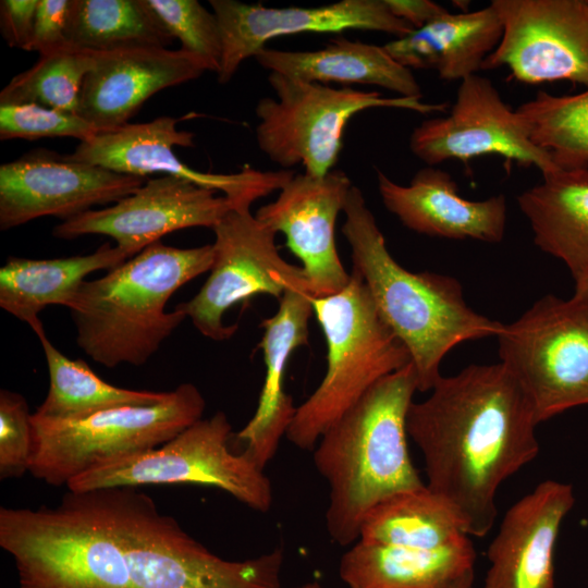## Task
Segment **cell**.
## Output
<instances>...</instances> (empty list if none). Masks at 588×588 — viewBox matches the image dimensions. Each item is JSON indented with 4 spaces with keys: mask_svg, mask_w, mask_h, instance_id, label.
<instances>
[{
    "mask_svg": "<svg viewBox=\"0 0 588 588\" xmlns=\"http://www.w3.org/2000/svg\"><path fill=\"white\" fill-rule=\"evenodd\" d=\"M430 391L411 404L406 417L426 486L468 537H483L498 515V489L539 453L534 406L502 363L441 376Z\"/></svg>",
    "mask_w": 588,
    "mask_h": 588,
    "instance_id": "obj_1",
    "label": "cell"
},
{
    "mask_svg": "<svg viewBox=\"0 0 588 588\" xmlns=\"http://www.w3.org/2000/svg\"><path fill=\"white\" fill-rule=\"evenodd\" d=\"M416 391L409 363L373 384L314 448L315 467L329 485L326 528L335 543L357 542L363 520L381 501L426 486L407 445Z\"/></svg>",
    "mask_w": 588,
    "mask_h": 588,
    "instance_id": "obj_2",
    "label": "cell"
},
{
    "mask_svg": "<svg viewBox=\"0 0 588 588\" xmlns=\"http://www.w3.org/2000/svg\"><path fill=\"white\" fill-rule=\"evenodd\" d=\"M343 212L342 233L351 247L352 269L364 280L383 321L408 351L418 391H430L442 376V359L453 347L497 336L503 323L469 307L455 278L403 268L388 250L357 186L351 187Z\"/></svg>",
    "mask_w": 588,
    "mask_h": 588,
    "instance_id": "obj_3",
    "label": "cell"
},
{
    "mask_svg": "<svg viewBox=\"0 0 588 588\" xmlns=\"http://www.w3.org/2000/svg\"><path fill=\"white\" fill-rule=\"evenodd\" d=\"M212 244L179 248L156 242L94 280H85L69 305L77 346L94 362L113 368L142 366L185 320L171 296L210 271Z\"/></svg>",
    "mask_w": 588,
    "mask_h": 588,
    "instance_id": "obj_4",
    "label": "cell"
},
{
    "mask_svg": "<svg viewBox=\"0 0 588 588\" xmlns=\"http://www.w3.org/2000/svg\"><path fill=\"white\" fill-rule=\"evenodd\" d=\"M0 547L20 588H132L111 488L68 490L54 507L1 506Z\"/></svg>",
    "mask_w": 588,
    "mask_h": 588,
    "instance_id": "obj_5",
    "label": "cell"
},
{
    "mask_svg": "<svg viewBox=\"0 0 588 588\" xmlns=\"http://www.w3.org/2000/svg\"><path fill=\"white\" fill-rule=\"evenodd\" d=\"M311 302L327 344V370L317 389L297 406L285 434L303 450L314 449L373 384L412 363L354 269L341 292Z\"/></svg>",
    "mask_w": 588,
    "mask_h": 588,
    "instance_id": "obj_6",
    "label": "cell"
},
{
    "mask_svg": "<svg viewBox=\"0 0 588 588\" xmlns=\"http://www.w3.org/2000/svg\"><path fill=\"white\" fill-rule=\"evenodd\" d=\"M114 524L132 588H281L283 548L224 560L136 487L112 488Z\"/></svg>",
    "mask_w": 588,
    "mask_h": 588,
    "instance_id": "obj_7",
    "label": "cell"
},
{
    "mask_svg": "<svg viewBox=\"0 0 588 588\" xmlns=\"http://www.w3.org/2000/svg\"><path fill=\"white\" fill-rule=\"evenodd\" d=\"M206 400L182 383L154 405H130L75 419L32 414L28 473L53 487L68 483L107 460L158 448L203 418Z\"/></svg>",
    "mask_w": 588,
    "mask_h": 588,
    "instance_id": "obj_8",
    "label": "cell"
},
{
    "mask_svg": "<svg viewBox=\"0 0 588 588\" xmlns=\"http://www.w3.org/2000/svg\"><path fill=\"white\" fill-rule=\"evenodd\" d=\"M268 82L275 98H261L255 108L257 145L283 170L303 164L305 173L313 176L334 169L345 127L358 112L393 108L429 114L446 108V103H428L422 98L333 88L279 73H270Z\"/></svg>",
    "mask_w": 588,
    "mask_h": 588,
    "instance_id": "obj_9",
    "label": "cell"
},
{
    "mask_svg": "<svg viewBox=\"0 0 588 588\" xmlns=\"http://www.w3.org/2000/svg\"><path fill=\"white\" fill-rule=\"evenodd\" d=\"M232 426L219 411L185 428L162 445L101 462L72 479L70 491L114 487L194 483L219 488L249 509L267 513L269 478L247 454L235 451Z\"/></svg>",
    "mask_w": 588,
    "mask_h": 588,
    "instance_id": "obj_10",
    "label": "cell"
},
{
    "mask_svg": "<svg viewBox=\"0 0 588 588\" xmlns=\"http://www.w3.org/2000/svg\"><path fill=\"white\" fill-rule=\"evenodd\" d=\"M538 422L588 405V296L547 294L497 335Z\"/></svg>",
    "mask_w": 588,
    "mask_h": 588,
    "instance_id": "obj_11",
    "label": "cell"
},
{
    "mask_svg": "<svg viewBox=\"0 0 588 588\" xmlns=\"http://www.w3.org/2000/svg\"><path fill=\"white\" fill-rule=\"evenodd\" d=\"M212 230L215 256L209 275L193 298L175 306L204 336L232 338L238 324H225V313L255 295L280 299L291 289L309 292L302 267L282 258L275 233L250 208H232Z\"/></svg>",
    "mask_w": 588,
    "mask_h": 588,
    "instance_id": "obj_12",
    "label": "cell"
},
{
    "mask_svg": "<svg viewBox=\"0 0 588 588\" xmlns=\"http://www.w3.org/2000/svg\"><path fill=\"white\" fill-rule=\"evenodd\" d=\"M502 37L482 70L505 66L526 84L588 88V0H492Z\"/></svg>",
    "mask_w": 588,
    "mask_h": 588,
    "instance_id": "obj_13",
    "label": "cell"
},
{
    "mask_svg": "<svg viewBox=\"0 0 588 588\" xmlns=\"http://www.w3.org/2000/svg\"><path fill=\"white\" fill-rule=\"evenodd\" d=\"M179 121L173 117H159L150 122L127 123L114 131L99 132L79 142L66 156L122 174L147 177L161 173L181 177L222 193L236 208H250L254 201L280 191L295 175L292 170L262 171L252 167L228 174L195 170L173 150L175 146H194L195 134L177 130Z\"/></svg>",
    "mask_w": 588,
    "mask_h": 588,
    "instance_id": "obj_14",
    "label": "cell"
},
{
    "mask_svg": "<svg viewBox=\"0 0 588 588\" xmlns=\"http://www.w3.org/2000/svg\"><path fill=\"white\" fill-rule=\"evenodd\" d=\"M409 148L429 167L450 159L466 163L475 157L498 155L535 166L542 175L559 169L551 155L534 144L517 110L479 74L461 81L448 115L427 119L414 128Z\"/></svg>",
    "mask_w": 588,
    "mask_h": 588,
    "instance_id": "obj_15",
    "label": "cell"
},
{
    "mask_svg": "<svg viewBox=\"0 0 588 588\" xmlns=\"http://www.w3.org/2000/svg\"><path fill=\"white\" fill-rule=\"evenodd\" d=\"M146 181L37 149L0 167V229L41 217L69 220L96 205L121 200Z\"/></svg>",
    "mask_w": 588,
    "mask_h": 588,
    "instance_id": "obj_16",
    "label": "cell"
},
{
    "mask_svg": "<svg viewBox=\"0 0 588 588\" xmlns=\"http://www.w3.org/2000/svg\"><path fill=\"white\" fill-rule=\"evenodd\" d=\"M235 205L224 195L181 177L147 179L133 194L100 209H91L62 221L53 236L73 240L106 235L135 256L166 234L195 226H213Z\"/></svg>",
    "mask_w": 588,
    "mask_h": 588,
    "instance_id": "obj_17",
    "label": "cell"
},
{
    "mask_svg": "<svg viewBox=\"0 0 588 588\" xmlns=\"http://www.w3.org/2000/svg\"><path fill=\"white\" fill-rule=\"evenodd\" d=\"M209 3L218 19L222 41L217 73L220 84H226L246 59L280 36L357 29L382 32L397 38L414 30L392 14L384 0H341L314 8H269L236 0Z\"/></svg>",
    "mask_w": 588,
    "mask_h": 588,
    "instance_id": "obj_18",
    "label": "cell"
},
{
    "mask_svg": "<svg viewBox=\"0 0 588 588\" xmlns=\"http://www.w3.org/2000/svg\"><path fill=\"white\" fill-rule=\"evenodd\" d=\"M352 186L341 170L333 169L323 176L295 174L277 199L255 215L275 234L285 235L286 246L302 262L313 298L336 294L350 282L334 232Z\"/></svg>",
    "mask_w": 588,
    "mask_h": 588,
    "instance_id": "obj_19",
    "label": "cell"
},
{
    "mask_svg": "<svg viewBox=\"0 0 588 588\" xmlns=\"http://www.w3.org/2000/svg\"><path fill=\"white\" fill-rule=\"evenodd\" d=\"M94 53L77 114L100 132L122 127L152 95L208 71L200 59L181 48L136 47Z\"/></svg>",
    "mask_w": 588,
    "mask_h": 588,
    "instance_id": "obj_20",
    "label": "cell"
},
{
    "mask_svg": "<svg viewBox=\"0 0 588 588\" xmlns=\"http://www.w3.org/2000/svg\"><path fill=\"white\" fill-rule=\"evenodd\" d=\"M574 504L572 485L553 479L515 502L488 547L483 588H555L554 549Z\"/></svg>",
    "mask_w": 588,
    "mask_h": 588,
    "instance_id": "obj_21",
    "label": "cell"
},
{
    "mask_svg": "<svg viewBox=\"0 0 588 588\" xmlns=\"http://www.w3.org/2000/svg\"><path fill=\"white\" fill-rule=\"evenodd\" d=\"M378 191L384 207L407 229L434 237L499 243L507 220L506 197L469 200L445 171L427 167L401 185L377 171Z\"/></svg>",
    "mask_w": 588,
    "mask_h": 588,
    "instance_id": "obj_22",
    "label": "cell"
},
{
    "mask_svg": "<svg viewBox=\"0 0 588 588\" xmlns=\"http://www.w3.org/2000/svg\"><path fill=\"white\" fill-rule=\"evenodd\" d=\"M313 296L303 289L287 290L278 311L262 320L259 348L266 366L256 411L248 422L233 433V449L247 454L261 469L275 455L297 406L284 391L287 362L294 351L308 344V321L314 314Z\"/></svg>",
    "mask_w": 588,
    "mask_h": 588,
    "instance_id": "obj_23",
    "label": "cell"
},
{
    "mask_svg": "<svg viewBox=\"0 0 588 588\" xmlns=\"http://www.w3.org/2000/svg\"><path fill=\"white\" fill-rule=\"evenodd\" d=\"M502 32L501 19L489 4L471 12H446L383 47L409 70L433 69L442 79L461 82L482 70Z\"/></svg>",
    "mask_w": 588,
    "mask_h": 588,
    "instance_id": "obj_24",
    "label": "cell"
},
{
    "mask_svg": "<svg viewBox=\"0 0 588 588\" xmlns=\"http://www.w3.org/2000/svg\"><path fill=\"white\" fill-rule=\"evenodd\" d=\"M254 58L270 73L305 82L375 85L401 97L422 98L412 70L394 60L383 46L340 37L311 51L266 47Z\"/></svg>",
    "mask_w": 588,
    "mask_h": 588,
    "instance_id": "obj_25",
    "label": "cell"
},
{
    "mask_svg": "<svg viewBox=\"0 0 588 588\" xmlns=\"http://www.w3.org/2000/svg\"><path fill=\"white\" fill-rule=\"evenodd\" d=\"M475 560L468 536L434 550L358 540L342 555L339 575L348 588H450Z\"/></svg>",
    "mask_w": 588,
    "mask_h": 588,
    "instance_id": "obj_26",
    "label": "cell"
},
{
    "mask_svg": "<svg viewBox=\"0 0 588 588\" xmlns=\"http://www.w3.org/2000/svg\"><path fill=\"white\" fill-rule=\"evenodd\" d=\"M517 197L534 243L560 259L576 283L588 273V168L558 169Z\"/></svg>",
    "mask_w": 588,
    "mask_h": 588,
    "instance_id": "obj_27",
    "label": "cell"
},
{
    "mask_svg": "<svg viewBox=\"0 0 588 588\" xmlns=\"http://www.w3.org/2000/svg\"><path fill=\"white\" fill-rule=\"evenodd\" d=\"M131 255L119 246L102 244L88 255L52 259L9 257L0 268V307L30 328L49 305L69 307L85 278L110 270Z\"/></svg>",
    "mask_w": 588,
    "mask_h": 588,
    "instance_id": "obj_28",
    "label": "cell"
},
{
    "mask_svg": "<svg viewBox=\"0 0 588 588\" xmlns=\"http://www.w3.org/2000/svg\"><path fill=\"white\" fill-rule=\"evenodd\" d=\"M32 330L42 346L49 373L48 393L35 411L40 417L75 419L120 406L154 405L168 396L169 391L112 385L98 377L84 360L64 356L50 342L41 322Z\"/></svg>",
    "mask_w": 588,
    "mask_h": 588,
    "instance_id": "obj_29",
    "label": "cell"
},
{
    "mask_svg": "<svg viewBox=\"0 0 588 588\" xmlns=\"http://www.w3.org/2000/svg\"><path fill=\"white\" fill-rule=\"evenodd\" d=\"M465 536L448 504L425 486L394 494L377 504L363 520L358 540L434 550Z\"/></svg>",
    "mask_w": 588,
    "mask_h": 588,
    "instance_id": "obj_30",
    "label": "cell"
},
{
    "mask_svg": "<svg viewBox=\"0 0 588 588\" xmlns=\"http://www.w3.org/2000/svg\"><path fill=\"white\" fill-rule=\"evenodd\" d=\"M65 37L91 52L168 48L174 39L146 0H72Z\"/></svg>",
    "mask_w": 588,
    "mask_h": 588,
    "instance_id": "obj_31",
    "label": "cell"
},
{
    "mask_svg": "<svg viewBox=\"0 0 588 588\" xmlns=\"http://www.w3.org/2000/svg\"><path fill=\"white\" fill-rule=\"evenodd\" d=\"M516 110L559 169L588 168V88L566 96L539 91Z\"/></svg>",
    "mask_w": 588,
    "mask_h": 588,
    "instance_id": "obj_32",
    "label": "cell"
},
{
    "mask_svg": "<svg viewBox=\"0 0 588 588\" xmlns=\"http://www.w3.org/2000/svg\"><path fill=\"white\" fill-rule=\"evenodd\" d=\"M94 62V52L70 45L39 54L33 66L4 86L0 105L36 103L77 113L82 86Z\"/></svg>",
    "mask_w": 588,
    "mask_h": 588,
    "instance_id": "obj_33",
    "label": "cell"
},
{
    "mask_svg": "<svg viewBox=\"0 0 588 588\" xmlns=\"http://www.w3.org/2000/svg\"><path fill=\"white\" fill-rule=\"evenodd\" d=\"M181 49L200 59L208 71L218 73L222 41L218 19L197 0H146Z\"/></svg>",
    "mask_w": 588,
    "mask_h": 588,
    "instance_id": "obj_34",
    "label": "cell"
},
{
    "mask_svg": "<svg viewBox=\"0 0 588 588\" xmlns=\"http://www.w3.org/2000/svg\"><path fill=\"white\" fill-rule=\"evenodd\" d=\"M99 132L77 113L36 103L0 105V138L3 140L74 137L83 142Z\"/></svg>",
    "mask_w": 588,
    "mask_h": 588,
    "instance_id": "obj_35",
    "label": "cell"
},
{
    "mask_svg": "<svg viewBox=\"0 0 588 588\" xmlns=\"http://www.w3.org/2000/svg\"><path fill=\"white\" fill-rule=\"evenodd\" d=\"M33 446L32 414L20 393L0 391V479H16L29 469Z\"/></svg>",
    "mask_w": 588,
    "mask_h": 588,
    "instance_id": "obj_36",
    "label": "cell"
},
{
    "mask_svg": "<svg viewBox=\"0 0 588 588\" xmlns=\"http://www.w3.org/2000/svg\"><path fill=\"white\" fill-rule=\"evenodd\" d=\"M72 0H38L27 51L39 54L68 46L66 27Z\"/></svg>",
    "mask_w": 588,
    "mask_h": 588,
    "instance_id": "obj_37",
    "label": "cell"
},
{
    "mask_svg": "<svg viewBox=\"0 0 588 588\" xmlns=\"http://www.w3.org/2000/svg\"><path fill=\"white\" fill-rule=\"evenodd\" d=\"M37 4L38 0L0 1V29L11 48L28 50Z\"/></svg>",
    "mask_w": 588,
    "mask_h": 588,
    "instance_id": "obj_38",
    "label": "cell"
},
{
    "mask_svg": "<svg viewBox=\"0 0 588 588\" xmlns=\"http://www.w3.org/2000/svg\"><path fill=\"white\" fill-rule=\"evenodd\" d=\"M397 19L420 28L434 19L449 12L445 8L430 0H384Z\"/></svg>",
    "mask_w": 588,
    "mask_h": 588,
    "instance_id": "obj_39",
    "label": "cell"
},
{
    "mask_svg": "<svg viewBox=\"0 0 588 588\" xmlns=\"http://www.w3.org/2000/svg\"><path fill=\"white\" fill-rule=\"evenodd\" d=\"M474 569L460 577L450 588H474Z\"/></svg>",
    "mask_w": 588,
    "mask_h": 588,
    "instance_id": "obj_40",
    "label": "cell"
},
{
    "mask_svg": "<svg viewBox=\"0 0 588 588\" xmlns=\"http://www.w3.org/2000/svg\"><path fill=\"white\" fill-rule=\"evenodd\" d=\"M575 296H588V273L586 277L575 284L574 294Z\"/></svg>",
    "mask_w": 588,
    "mask_h": 588,
    "instance_id": "obj_41",
    "label": "cell"
},
{
    "mask_svg": "<svg viewBox=\"0 0 588 588\" xmlns=\"http://www.w3.org/2000/svg\"><path fill=\"white\" fill-rule=\"evenodd\" d=\"M292 588H323L320 583L318 581H307L305 584L298 585L296 587Z\"/></svg>",
    "mask_w": 588,
    "mask_h": 588,
    "instance_id": "obj_42",
    "label": "cell"
}]
</instances>
